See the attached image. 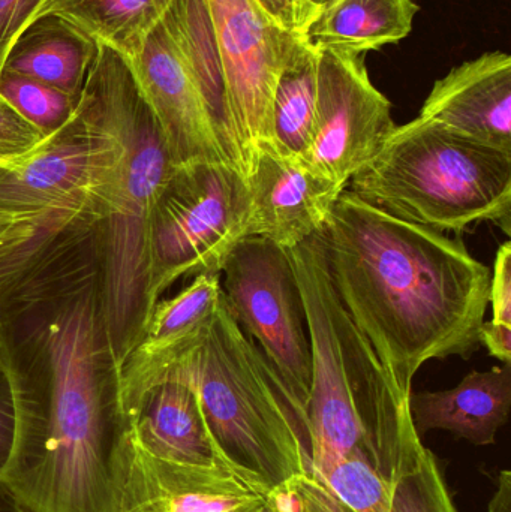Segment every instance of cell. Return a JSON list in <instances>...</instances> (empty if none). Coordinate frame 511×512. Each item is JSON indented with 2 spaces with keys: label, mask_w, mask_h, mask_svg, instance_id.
I'll return each instance as SVG.
<instances>
[{
  "label": "cell",
  "mask_w": 511,
  "mask_h": 512,
  "mask_svg": "<svg viewBox=\"0 0 511 512\" xmlns=\"http://www.w3.org/2000/svg\"><path fill=\"white\" fill-rule=\"evenodd\" d=\"M323 239L342 307L402 396L423 364L470 360L482 348L492 270L461 237L402 221L345 188Z\"/></svg>",
  "instance_id": "6da1fadb"
},
{
  "label": "cell",
  "mask_w": 511,
  "mask_h": 512,
  "mask_svg": "<svg viewBox=\"0 0 511 512\" xmlns=\"http://www.w3.org/2000/svg\"><path fill=\"white\" fill-rule=\"evenodd\" d=\"M99 303L87 292L47 330V370H6L14 439L0 478L36 512H117V462L129 420L101 358Z\"/></svg>",
  "instance_id": "7a4b0ae2"
},
{
  "label": "cell",
  "mask_w": 511,
  "mask_h": 512,
  "mask_svg": "<svg viewBox=\"0 0 511 512\" xmlns=\"http://www.w3.org/2000/svg\"><path fill=\"white\" fill-rule=\"evenodd\" d=\"M81 95L119 141L120 153L95 207L102 340L111 372L146 327L144 243L153 207L176 165L128 57L98 44Z\"/></svg>",
  "instance_id": "3957f363"
},
{
  "label": "cell",
  "mask_w": 511,
  "mask_h": 512,
  "mask_svg": "<svg viewBox=\"0 0 511 512\" xmlns=\"http://www.w3.org/2000/svg\"><path fill=\"white\" fill-rule=\"evenodd\" d=\"M287 252L311 340L309 469L359 456L390 481L420 439L408 399L342 307L327 271L323 231Z\"/></svg>",
  "instance_id": "277c9868"
},
{
  "label": "cell",
  "mask_w": 511,
  "mask_h": 512,
  "mask_svg": "<svg viewBox=\"0 0 511 512\" xmlns=\"http://www.w3.org/2000/svg\"><path fill=\"white\" fill-rule=\"evenodd\" d=\"M174 378L194 388L210 432L237 474L270 492L309 471L308 415L243 333L224 294L204 336L165 381Z\"/></svg>",
  "instance_id": "5b68a950"
},
{
  "label": "cell",
  "mask_w": 511,
  "mask_h": 512,
  "mask_svg": "<svg viewBox=\"0 0 511 512\" xmlns=\"http://www.w3.org/2000/svg\"><path fill=\"white\" fill-rule=\"evenodd\" d=\"M348 185L366 203L440 233L492 222L511 234V153L423 117L395 126Z\"/></svg>",
  "instance_id": "8992f818"
},
{
  "label": "cell",
  "mask_w": 511,
  "mask_h": 512,
  "mask_svg": "<svg viewBox=\"0 0 511 512\" xmlns=\"http://www.w3.org/2000/svg\"><path fill=\"white\" fill-rule=\"evenodd\" d=\"M249 186L224 162L174 168L153 207L144 243L147 312L183 277L221 273L248 237Z\"/></svg>",
  "instance_id": "52a82bcc"
},
{
  "label": "cell",
  "mask_w": 511,
  "mask_h": 512,
  "mask_svg": "<svg viewBox=\"0 0 511 512\" xmlns=\"http://www.w3.org/2000/svg\"><path fill=\"white\" fill-rule=\"evenodd\" d=\"M222 294L246 336L258 343L308 415L311 340L290 256L263 237L240 240L221 271Z\"/></svg>",
  "instance_id": "ba28073f"
},
{
  "label": "cell",
  "mask_w": 511,
  "mask_h": 512,
  "mask_svg": "<svg viewBox=\"0 0 511 512\" xmlns=\"http://www.w3.org/2000/svg\"><path fill=\"white\" fill-rule=\"evenodd\" d=\"M116 135L83 95L72 119L27 158L0 167V207L14 212L86 213L119 158Z\"/></svg>",
  "instance_id": "9c48e42d"
},
{
  "label": "cell",
  "mask_w": 511,
  "mask_h": 512,
  "mask_svg": "<svg viewBox=\"0 0 511 512\" xmlns=\"http://www.w3.org/2000/svg\"><path fill=\"white\" fill-rule=\"evenodd\" d=\"M206 3L227 81L240 167L248 179L261 147L273 144V92L300 35L273 23L254 0Z\"/></svg>",
  "instance_id": "30bf717a"
},
{
  "label": "cell",
  "mask_w": 511,
  "mask_h": 512,
  "mask_svg": "<svg viewBox=\"0 0 511 512\" xmlns=\"http://www.w3.org/2000/svg\"><path fill=\"white\" fill-rule=\"evenodd\" d=\"M317 114L305 161L347 188L395 128L392 104L372 84L365 54L318 47Z\"/></svg>",
  "instance_id": "8fae6325"
},
{
  "label": "cell",
  "mask_w": 511,
  "mask_h": 512,
  "mask_svg": "<svg viewBox=\"0 0 511 512\" xmlns=\"http://www.w3.org/2000/svg\"><path fill=\"white\" fill-rule=\"evenodd\" d=\"M269 490L230 468L150 456L128 430L117 462V512H266Z\"/></svg>",
  "instance_id": "7c38bea8"
},
{
  "label": "cell",
  "mask_w": 511,
  "mask_h": 512,
  "mask_svg": "<svg viewBox=\"0 0 511 512\" xmlns=\"http://www.w3.org/2000/svg\"><path fill=\"white\" fill-rule=\"evenodd\" d=\"M129 62L176 167L216 162L233 165L164 21L149 33Z\"/></svg>",
  "instance_id": "4fadbf2b"
},
{
  "label": "cell",
  "mask_w": 511,
  "mask_h": 512,
  "mask_svg": "<svg viewBox=\"0 0 511 512\" xmlns=\"http://www.w3.org/2000/svg\"><path fill=\"white\" fill-rule=\"evenodd\" d=\"M246 180L251 201L248 237H263L285 251L323 231L345 189L276 144L261 147Z\"/></svg>",
  "instance_id": "5bb4252c"
},
{
  "label": "cell",
  "mask_w": 511,
  "mask_h": 512,
  "mask_svg": "<svg viewBox=\"0 0 511 512\" xmlns=\"http://www.w3.org/2000/svg\"><path fill=\"white\" fill-rule=\"evenodd\" d=\"M222 297L221 273H206L153 307L143 333L114 370L117 399L131 417L143 397L167 379L180 358L204 336Z\"/></svg>",
  "instance_id": "9a60e30c"
},
{
  "label": "cell",
  "mask_w": 511,
  "mask_h": 512,
  "mask_svg": "<svg viewBox=\"0 0 511 512\" xmlns=\"http://www.w3.org/2000/svg\"><path fill=\"white\" fill-rule=\"evenodd\" d=\"M419 117L511 153V57L491 51L435 81Z\"/></svg>",
  "instance_id": "2e32d148"
},
{
  "label": "cell",
  "mask_w": 511,
  "mask_h": 512,
  "mask_svg": "<svg viewBox=\"0 0 511 512\" xmlns=\"http://www.w3.org/2000/svg\"><path fill=\"white\" fill-rule=\"evenodd\" d=\"M129 432L158 459L233 469L210 432L197 393L183 379H168L149 391L129 417Z\"/></svg>",
  "instance_id": "e0dca14e"
},
{
  "label": "cell",
  "mask_w": 511,
  "mask_h": 512,
  "mask_svg": "<svg viewBox=\"0 0 511 512\" xmlns=\"http://www.w3.org/2000/svg\"><path fill=\"white\" fill-rule=\"evenodd\" d=\"M408 409L419 438L444 430L476 447L495 444L510 417L511 364L474 370L450 390L411 391Z\"/></svg>",
  "instance_id": "ac0fdd59"
},
{
  "label": "cell",
  "mask_w": 511,
  "mask_h": 512,
  "mask_svg": "<svg viewBox=\"0 0 511 512\" xmlns=\"http://www.w3.org/2000/svg\"><path fill=\"white\" fill-rule=\"evenodd\" d=\"M96 53L98 44L86 33L62 18L47 15L21 30L6 54L3 71L80 99Z\"/></svg>",
  "instance_id": "d6986e66"
},
{
  "label": "cell",
  "mask_w": 511,
  "mask_h": 512,
  "mask_svg": "<svg viewBox=\"0 0 511 512\" xmlns=\"http://www.w3.org/2000/svg\"><path fill=\"white\" fill-rule=\"evenodd\" d=\"M417 12L413 0H332L303 36L317 47L365 54L407 38Z\"/></svg>",
  "instance_id": "ffe728a7"
},
{
  "label": "cell",
  "mask_w": 511,
  "mask_h": 512,
  "mask_svg": "<svg viewBox=\"0 0 511 512\" xmlns=\"http://www.w3.org/2000/svg\"><path fill=\"white\" fill-rule=\"evenodd\" d=\"M174 0H41L30 21L62 18L96 44L134 59L149 33L161 23ZM29 21V23H30Z\"/></svg>",
  "instance_id": "44dd1931"
},
{
  "label": "cell",
  "mask_w": 511,
  "mask_h": 512,
  "mask_svg": "<svg viewBox=\"0 0 511 512\" xmlns=\"http://www.w3.org/2000/svg\"><path fill=\"white\" fill-rule=\"evenodd\" d=\"M318 56L317 45L300 35L273 92V144L302 158L314 138Z\"/></svg>",
  "instance_id": "7402d4cb"
},
{
  "label": "cell",
  "mask_w": 511,
  "mask_h": 512,
  "mask_svg": "<svg viewBox=\"0 0 511 512\" xmlns=\"http://www.w3.org/2000/svg\"><path fill=\"white\" fill-rule=\"evenodd\" d=\"M389 512H459L434 454L414 442L390 478Z\"/></svg>",
  "instance_id": "603a6c76"
},
{
  "label": "cell",
  "mask_w": 511,
  "mask_h": 512,
  "mask_svg": "<svg viewBox=\"0 0 511 512\" xmlns=\"http://www.w3.org/2000/svg\"><path fill=\"white\" fill-rule=\"evenodd\" d=\"M0 95L41 134L51 135L62 129L77 110L78 99L56 87L3 71Z\"/></svg>",
  "instance_id": "cb8c5ba5"
},
{
  "label": "cell",
  "mask_w": 511,
  "mask_h": 512,
  "mask_svg": "<svg viewBox=\"0 0 511 512\" xmlns=\"http://www.w3.org/2000/svg\"><path fill=\"white\" fill-rule=\"evenodd\" d=\"M60 212H14L0 207V264L23 251Z\"/></svg>",
  "instance_id": "d4e9b609"
},
{
  "label": "cell",
  "mask_w": 511,
  "mask_h": 512,
  "mask_svg": "<svg viewBox=\"0 0 511 512\" xmlns=\"http://www.w3.org/2000/svg\"><path fill=\"white\" fill-rule=\"evenodd\" d=\"M45 140L47 135L33 128L0 95V161L14 162L27 158Z\"/></svg>",
  "instance_id": "484cf974"
},
{
  "label": "cell",
  "mask_w": 511,
  "mask_h": 512,
  "mask_svg": "<svg viewBox=\"0 0 511 512\" xmlns=\"http://www.w3.org/2000/svg\"><path fill=\"white\" fill-rule=\"evenodd\" d=\"M489 304L492 319L486 322L492 330L511 331V243L506 242L497 252L492 270Z\"/></svg>",
  "instance_id": "4316f807"
},
{
  "label": "cell",
  "mask_w": 511,
  "mask_h": 512,
  "mask_svg": "<svg viewBox=\"0 0 511 512\" xmlns=\"http://www.w3.org/2000/svg\"><path fill=\"white\" fill-rule=\"evenodd\" d=\"M39 3L41 0H0V75L9 48L29 24Z\"/></svg>",
  "instance_id": "83f0119b"
},
{
  "label": "cell",
  "mask_w": 511,
  "mask_h": 512,
  "mask_svg": "<svg viewBox=\"0 0 511 512\" xmlns=\"http://www.w3.org/2000/svg\"><path fill=\"white\" fill-rule=\"evenodd\" d=\"M261 11L285 32L303 35L317 12L306 0H254Z\"/></svg>",
  "instance_id": "f1b7e54d"
},
{
  "label": "cell",
  "mask_w": 511,
  "mask_h": 512,
  "mask_svg": "<svg viewBox=\"0 0 511 512\" xmlns=\"http://www.w3.org/2000/svg\"><path fill=\"white\" fill-rule=\"evenodd\" d=\"M293 483L302 496L303 512H354L314 472L293 478Z\"/></svg>",
  "instance_id": "f546056e"
},
{
  "label": "cell",
  "mask_w": 511,
  "mask_h": 512,
  "mask_svg": "<svg viewBox=\"0 0 511 512\" xmlns=\"http://www.w3.org/2000/svg\"><path fill=\"white\" fill-rule=\"evenodd\" d=\"M12 439H14V403H12L8 381H5L0 385V474L8 463Z\"/></svg>",
  "instance_id": "4dcf8cb0"
},
{
  "label": "cell",
  "mask_w": 511,
  "mask_h": 512,
  "mask_svg": "<svg viewBox=\"0 0 511 512\" xmlns=\"http://www.w3.org/2000/svg\"><path fill=\"white\" fill-rule=\"evenodd\" d=\"M489 512H511V474L501 471L497 477V492L489 504Z\"/></svg>",
  "instance_id": "1f68e13d"
},
{
  "label": "cell",
  "mask_w": 511,
  "mask_h": 512,
  "mask_svg": "<svg viewBox=\"0 0 511 512\" xmlns=\"http://www.w3.org/2000/svg\"><path fill=\"white\" fill-rule=\"evenodd\" d=\"M0 512H36L0 478Z\"/></svg>",
  "instance_id": "d6a6232c"
},
{
  "label": "cell",
  "mask_w": 511,
  "mask_h": 512,
  "mask_svg": "<svg viewBox=\"0 0 511 512\" xmlns=\"http://www.w3.org/2000/svg\"><path fill=\"white\" fill-rule=\"evenodd\" d=\"M266 512H285L284 507H282L281 502L276 499V496L273 493L269 492V504H267Z\"/></svg>",
  "instance_id": "836d02e7"
},
{
  "label": "cell",
  "mask_w": 511,
  "mask_h": 512,
  "mask_svg": "<svg viewBox=\"0 0 511 512\" xmlns=\"http://www.w3.org/2000/svg\"><path fill=\"white\" fill-rule=\"evenodd\" d=\"M330 2H332V0H306V3H308V5L311 6V8L314 9V11L317 12V14L321 8H324V6L329 5Z\"/></svg>",
  "instance_id": "e575fe53"
},
{
  "label": "cell",
  "mask_w": 511,
  "mask_h": 512,
  "mask_svg": "<svg viewBox=\"0 0 511 512\" xmlns=\"http://www.w3.org/2000/svg\"><path fill=\"white\" fill-rule=\"evenodd\" d=\"M21 161V159H20ZM20 161H14V162H2L0 161V167H11V165H15L17 164V162H20Z\"/></svg>",
  "instance_id": "d590c367"
}]
</instances>
